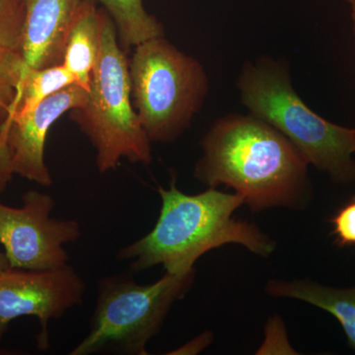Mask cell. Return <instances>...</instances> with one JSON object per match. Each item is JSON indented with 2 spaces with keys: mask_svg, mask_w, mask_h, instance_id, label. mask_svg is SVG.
Here are the masks:
<instances>
[{
  "mask_svg": "<svg viewBox=\"0 0 355 355\" xmlns=\"http://www.w3.org/2000/svg\"><path fill=\"white\" fill-rule=\"evenodd\" d=\"M9 268H10V265H9V261L7 260L6 253L0 251V272L8 270Z\"/></svg>",
  "mask_w": 355,
  "mask_h": 355,
  "instance_id": "ac0fdd59",
  "label": "cell"
},
{
  "mask_svg": "<svg viewBox=\"0 0 355 355\" xmlns=\"http://www.w3.org/2000/svg\"><path fill=\"white\" fill-rule=\"evenodd\" d=\"M237 86L250 114L282 132L308 164L336 183L355 181V128L336 125L312 111L294 90L284 62L272 58L248 62Z\"/></svg>",
  "mask_w": 355,
  "mask_h": 355,
  "instance_id": "3957f363",
  "label": "cell"
},
{
  "mask_svg": "<svg viewBox=\"0 0 355 355\" xmlns=\"http://www.w3.org/2000/svg\"><path fill=\"white\" fill-rule=\"evenodd\" d=\"M21 207L0 202V244L10 268L44 270L69 265L64 246L80 238L81 227L72 219H53L55 200L29 191Z\"/></svg>",
  "mask_w": 355,
  "mask_h": 355,
  "instance_id": "52a82bcc",
  "label": "cell"
},
{
  "mask_svg": "<svg viewBox=\"0 0 355 355\" xmlns=\"http://www.w3.org/2000/svg\"><path fill=\"white\" fill-rule=\"evenodd\" d=\"M100 48V9L94 2L79 0L67 44L62 65L89 92Z\"/></svg>",
  "mask_w": 355,
  "mask_h": 355,
  "instance_id": "4fadbf2b",
  "label": "cell"
},
{
  "mask_svg": "<svg viewBox=\"0 0 355 355\" xmlns=\"http://www.w3.org/2000/svg\"><path fill=\"white\" fill-rule=\"evenodd\" d=\"M130 76L137 113L150 141L180 137L209 91L202 65L163 37L135 46Z\"/></svg>",
  "mask_w": 355,
  "mask_h": 355,
  "instance_id": "8992f818",
  "label": "cell"
},
{
  "mask_svg": "<svg viewBox=\"0 0 355 355\" xmlns=\"http://www.w3.org/2000/svg\"><path fill=\"white\" fill-rule=\"evenodd\" d=\"M266 291L273 297L297 299L330 313L340 322L355 352V287L336 288L309 279H272Z\"/></svg>",
  "mask_w": 355,
  "mask_h": 355,
  "instance_id": "7c38bea8",
  "label": "cell"
},
{
  "mask_svg": "<svg viewBox=\"0 0 355 355\" xmlns=\"http://www.w3.org/2000/svg\"><path fill=\"white\" fill-rule=\"evenodd\" d=\"M211 334L207 331V333H203L202 335L193 338L190 343H186L180 349L174 350V352H171V354H197L205 349L211 342Z\"/></svg>",
  "mask_w": 355,
  "mask_h": 355,
  "instance_id": "e0dca14e",
  "label": "cell"
},
{
  "mask_svg": "<svg viewBox=\"0 0 355 355\" xmlns=\"http://www.w3.org/2000/svg\"><path fill=\"white\" fill-rule=\"evenodd\" d=\"M88 91L73 84L46 98L31 113L4 118L0 123V189L13 175L50 187L53 181L44 162V146L51 125L67 112L79 109Z\"/></svg>",
  "mask_w": 355,
  "mask_h": 355,
  "instance_id": "9c48e42d",
  "label": "cell"
},
{
  "mask_svg": "<svg viewBox=\"0 0 355 355\" xmlns=\"http://www.w3.org/2000/svg\"><path fill=\"white\" fill-rule=\"evenodd\" d=\"M24 0H0V112L4 118L27 67L22 48Z\"/></svg>",
  "mask_w": 355,
  "mask_h": 355,
  "instance_id": "8fae6325",
  "label": "cell"
},
{
  "mask_svg": "<svg viewBox=\"0 0 355 355\" xmlns=\"http://www.w3.org/2000/svg\"><path fill=\"white\" fill-rule=\"evenodd\" d=\"M195 275V270L186 275L166 272L148 286H139L123 275L104 277L98 284L87 336L69 354H148L147 343L158 335L175 302L190 291Z\"/></svg>",
  "mask_w": 355,
  "mask_h": 355,
  "instance_id": "5b68a950",
  "label": "cell"
},
{
  "mask_svg": "<svg viewBox=\"0 0 355 355\" xmlns=\"http://www.w3.org/2000/svg\"><path fill=\"white\" fill-rule=\"evenodd\" d=\"M73 84H76V78L62 64L46 69H32L27 65L6 118L26 116L46 98Z\"/></svg>",
  "mask_w": 355,
  "mask_h": 355,
  "instance_id": "5bb4252c",
  "label": "cell"
},
{
  "mask_svg": "<svg viewBox=\"0 0 355 355\" xmlns=\"http://www.w3.org/2000/svg\"><path fill=\"white\" fill-rule=\"evenodd\" d=\"M79 0H24L23 55L32 69L62 64Z\"/></svg>",
  "mask_w": 355,
  "mask_h": 355,
  "instance_id": "30bf717a",
  "label": "cell"
},
{
  "mask_svg": "<svg viewBox=\"0 0 355 355\" xmlns=\"http://www.w3.org/2000/svg\"><path fill=\"white\" fill-rule=\"evenodd\" d=\"M86 286L69 265L53 270L9 268L0 272V340L14 320L36 317L40 349H49V323L80 304Z\"/></svg>",
  "mask_w": 355,
  "mask_h": 355,
  "instance_id": "ba28073f",
  "label": "cell"
},
{
  "mask_svg": "<svg viewBox=\"0 0 355 355\" xmlns=\"http://www.w3.org/2000/svg\"><path fill=\"white\" fill-rule=\"evenodd\" d=\"M195 177L209 188L233 189L253 211L309 202L308 162L288 139L252 114H231L212 125L202 141Z\"/></svg>",
  "mask_w": 355,
  "mask_h": 355,
  "instance_id": "6da1fadb",
  "label": "cell"
},
{
  "mask_svg": "<svg viewBox=\"0 0 355 355\" xmlns=\"http://www.w3.org/2000/svg\"><path fill=\"white\" fill-rule=\"evenodd\" d=\"M101 4L114 21L125 46H139L148 40L163 37V27L147 13L142 0H86Z\"/></svg>",
  "mask_w": 355,
  "mask_h": 355,
  "instance_id": "9a60e30c",
  "label": "cell"
},
{
  "mask_svg": "<svg viewBox=\"0 0 355 355\" xmlns=\"http://www.w3.org/2000/svg\"><path fill=\"white\" fill-rule=\"evenodd\" d=\"M130 65L116 42V28L100 9V48L93 70L88 100L72 110V118L97 151L101 173L116 169L121 158L147 165L153 160L150 140L133 111Z\"/></svg>",
  "mask_w": 355,
  "mask_h": 355,
  "instance_id": "277c9868",
  "label": "cell"
},
{
  "mask_svg": "<svg viewBox=\"0 0 355 355\" xmlns=\"http://www.w3.org/2000/svg\"><path fill=\"white\" fill-rule=\"evenodd\" d=\"M333 235L340 246L355 247V196L331 219Z\"/></svg>",
  "mask_w": 355,
  "mask_h": 355,
  "instance_id": "2e32d148",
  "label": "cell"
},
{
  "mask_svg": "<svg viewBox=\"0 0 355 355\" xmlns=\"http://www.w3.org/2000/svg\"><path fill=\"white\" fill-rule=\"evenodd\" d=\"M161 209L150 232L119 251V260L130 261L133 272L162 266L167 273L186 275L195 270L196 261L207 252L226 244H237L266 258L275 243L261 229L233 217L244 205L238 193L209 188L188 195L177 188L158 189Z\"/></svg>",
  "mask_w": 355,
  "mask_h": 355,
  "instance_id": "7a4b0ae2",
  "label": "cell"
}]
</instances>
